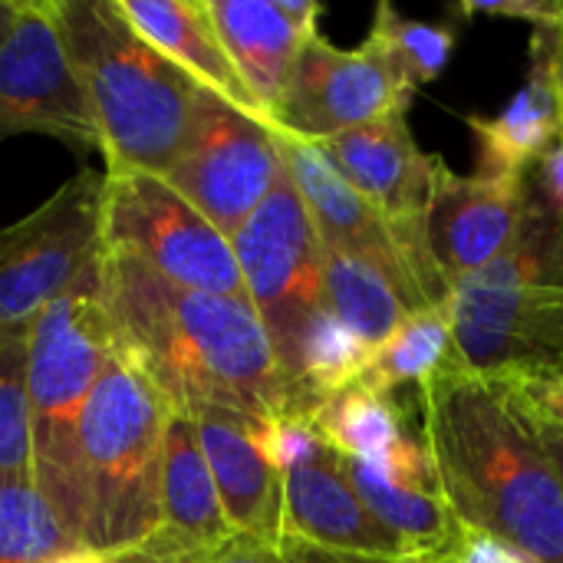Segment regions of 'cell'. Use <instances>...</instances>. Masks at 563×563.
<instances>
[{"label": "cell", "mask_w": 563, "mask_h": 563, "mask_svg": "<svg viewBox=\"0 0 563 563\" xmlns=\"http://www.w3.org/2000/svg\"><path fill=\"white\" fill-rule=\"evenodd\" d=\"M422 445L449 511L528 563H563V482L508 373L452 356L419 386Z\"/></svg>", "instance_id": "obj_1"}, {"label": "cell", "mask_w": 563, "mask_h": 563, "mask_svg": "<svg viewBox=\"0 0 563 563\" xmlns=\"http://www.w3.org/2000/svg\"><path fill=\"white\" fill-rule=\"evenodd\" d=\"M115 353L132 363L175 412L201 406L254 419L290 412L271 336L247 297L181 290L142 264L99 251Z\"/></svg>", "instance_id": "obj_2"}, {"label": "cell", "mask_w": 563, "mask_h": 563, "mask_svg": "<svg viewBox=\"0 0 563 563\" xmlns=\"http://www.w3.org/2000/svg\"><path fill=\"white\" fill-rule=\"evenodd\" d=\"M49 7L92 112L106 172L165 178L191 139L201 89L119 16L115 0Z\"/></svg>", "instance_id": "obj_3"}, {"label": "cell", "mask_w": 563, "mask_h": 563, "mask_svg": "<svg viewBox=\"0 0 563 563\" xmlns=\"http://www.w3.org/2000/svg\"><path fill=\"white\" fill-rule=\"evenodd\" d=\"M172 402L119 353L79 419V544L115 554L158 531Z\"/></svg>", "instance_id": "obj_4"}, {"label": "cell", "mask_w": 563, "mask_h": 563, "mask_svg": "<svg viewBox=\"0 0 563 563\" xmlns=\"http://www.w3.org/2000/svg\"><path fill=\"white\" fill-rule=\"evenodd\" d=\"M115 356V330L102 294L99 257L26 340V399L33 485L79 544V419L92 386Z\"/></svg>", "instance_id": "obj_5"}, {"label": "cell", "mask_w": 563, "mask_h": 563, "mask_svg": "<svg viewBox=\"0 0 563 563\" xmlns=\"http://www.w3.org/2000/svg\"><path fill=\"white\" fill-rule=\"evenodd\" d=\"M99 251L129 257L181 290L244 297L231 241L158 175L102 172Z\"/></svg>", "instance_id": "obj_6"}, {"label": "cell", "mask_w": 563, "mask_h": 563, "mask_svg": "<svg viewBox=\"0 0 563 563\" xmlns=\"http://www.w3.org/2000/svg\"><path fill=\"white\" fill-rule=\"evenodd\" d=\"M551 284H563V231L531 195L515 241L452 287V360L472 373H508L534 360L528 320L538 290Z\"/></svg>", "instance_id": "obj_7"}, {"label": "cell", "mask_w": 563, "mask_h": 563, "mask_svg": "<svg viewBox=\"0 0 563 563\" xmlns=\"http://www.w3.org/2000/svg\"><path fill=\"white\" fill-rule=\"evenodd\" d=\"M102 172H79L36 211L0 231V350L26 343L36 320L99 257Z\"/></svg>", "instance_id": "obj_8"}, {"label": "cell", "mask_w": 563, "mask_h": 563, "mask_svg": "<svg viewBox=\"0 0 563 563\" xmlns=\"http://www.w3.org/2000/svg\"><path fill=\"white\" fill-rule=\"evenodd\" d=\"M244 297L261 317L287 393H294L303 330L323 303V244L287 178L280 172L271 195L231 238Z\"/></svg>", "instance_id": "obj_9"}, {"label": "cell", "mask_w": 563, "mask_h": 563, "mask_svg": "<svg viewBox=\"0 0 563 563\" xmlns=\"http://www.w3.org/2000/svg\"><path fill=\"white\" fill-rule=\"evenodd\" d=\"M280 172L277 132L201 89L191 139L165 181L231 241L271 195Z\"/></svg>", "instance_id": "obj_10"}, {"label": "cell", "mask_w": 563, "mask_h": 563, "mask_svg": "<svg viewBox=\"0 0 563 563\" xmlns=\"http://www.w3.org/2000/svg\"><path fill=\"white\" fill-rule=\"evenodd\" d=\"M412 96L369 40L340 49L317 33L297 53L267 125L287 139L320 145L393 112H409Z\"/></svg>", "instance_id": "obj_11"}, {"label": "cell", "mask_w": 563, "mask_h": 563, "mask_svg": "<svg viewBox=\"0 0 563 563\" xmlns=\"http://www.w3.org/2000/svg\"><path fill=\"white\" fill-rule=\"evenodd\" d=\"M20 132L53 135L69 148H99L49 0H23L13 30L0 43V139Z\"/></svg>", "instance_id": "obj_12"}, {"label": "cell", "mask_w": 563, "mask_h": 563, "mask_svg": "<svg viewBox=\"0 0 563 563\" xmlns=\"http://www.w3.org/2000/svg\"><path fill=\"white\" fill-rule=\"evenodd\" d=\"M528 205V178L455 175L439 158L426 214V244L449 290L515 241Z\"/></svg>", "instance_id": "obj_13"}, {"label": "cell", "mask_w": 563, "mask_h": 563, "mask_svg": "<svg viewBox=\"0 0 563 563\" xmlns=\"http://www.w3.org/2000/svg\"><path fill=\"white\" fill-rule=\"evenodd\" d=\"M277 148H280L284 172H287L320 244L327 251L353 254V257L376 264L379 271H386L402 287V294L409 297L416 313L426 310L409 274H406V267H402V261H399V251H396L383 218L340 175V168L323 155V148L313 142L287 139L280 132H277Z\"/></svg>", "instance_id": "obj_14"}, {"label": "cell", "mask_w": 563, "mask_h": 563, "mask_svg": "<svg viewBox=\"0 0 563 563\" xmlns=\"http://www.w3.org/2000/svg\"><path fill=\"white\" fill-rule=\"evenodd\" d=\"M188 419L234 534L277 544L284 485L257 442V419L218 406H201Z\"/></svg>", "instance_id": "obj_15"}, {"label": "cell", "mask_w": 563, "mask_h": 563, "mask_svg": "<svg viewBox=\"0 0 563 563\" xmlns=\"http://www.w3.org/2000/svg\"><path fill=\"white\" fill-rule=\"evenodd\" d=\"M218 40L264 122L303 43L317 36L323 7L313 0H205Z\"/></svg>", "instance_id": "obj_16"}, {"label": "cell", "mask_w": 563, "mask_h": 563, "mask_svg": "<svg viewBox=\"0 0 563 563\" xmlns=\"http://www.w3.org/2000/svg\"><path fill=\"white\" fill-rule=\"evenodd\" d=\"M284 508L280 534L350 551L369 558H412L396 534H389L360 501L353 485L343 475L340 455L323 449L310 462L280 475Z\"/></svg>", "instance_id": "obj_17"}, {"label": "cell", "mask_w": 563, "mask_h": 563, "mask_svg": "<svg viewBox=\"0 0 563 563\" xmlns=\"http://www.w3.org/2000/svg\"><path fill=\"white\" fill-rule=\"evenodd\" d=\"M310 422L340 459H360L399 482L439 488L429 452L422 439L406 429V412L396 396H383L363 383H353L323 399L310 412Z\"/></svg>", "instance_id": "obj_18"}, {"label": "cell", "mask_w": 563, "mask_h": 563, "mask_svg": "<svg viewBox=\"0 0 563 563\" xmlns=\"http://www.w3.org/2000/svg\"><path fill=\"white\" fill-rule=\"evenodd\" d=\"M115 10L198 89L224 99L241 112L264 119L234 63L228 59L205 0H115Z\"/></svg>", "instance_id": "obj_19"}, {"label": "cell", "mask_w": 563, "mask_h": 563, "mask_svg": "<svg viewBox=\"0 0 563 563\" xmlns=\"http://www.w3.org/2000/svg\"><path fill=\"white\" fill-rule=\"evenodd\" d=\"M234 534L211 468L201 455L195 426L188 416L175 412L165 432L162 482H158V544L181 558H201L221 548Z\"/></svg>", "instance_id": "obj_20"}, {"label": "cell", "mask_w": 563, "mask_h": 563, "mask_svg": "<svg viewBox=\"0 0 563 563\" xmlns=\"http://www.w3.org/2000/svg\"><path fill=\"white\" fill-rule=\"evenodd\" d=\"M465 122L475 139V175L528 178L538 158L563 135L561 106L544 56L531 49L528 82L498 115H468Z\"/></svg>", "instance_id": "obj_21"}, {"label": "cell", "mask_w": 563, "mask_h": 563, "mask_svg": "<svg viewBox=\"0 0 563 563\" xmlns=\"http://www.w3.org/2000/svg\"><path fill=\"white\" fill-rule=\"evenodd\" d=\"M340 465L366 511L389 534H396L412 558L439 561L459 544L462 525L442 501L439 488L399 482L360 459H340Z\"/></svg>", "instance_id": "obj_22"}, {"label": "cell", "mask_w": 563, "mask_h": 563, "mask_svg": "<svg viewBox=\"0 0 563 563\" xmlns=\"http://www.w3.org/2000/svg\"><path fill=\"white\" fill-rule=\"evenodd\" d=\"M323 303L369 350L383 346L416 310L376 264L323 247Z\"/></svg>", "instance_id": "obj_23"}, {"label": "cell", "mask_w": 563, "mask_h": 563, "mask_svg": "<svg viewBox=\"0 0 563 563\" xmlns=\"http://www.w3.org/2000/svg\"><path fill=\"white\" fill-rule=\"evenodd\" d=\"M452 356L449 303L412 313L383 346L373 350L360 383L373 393L393 396L402 386H422Z\"/></svg>", "instance_id": "obj_24"}, {"label": "cell", "mask_w": 563, "mask_h": 563, "mask_svg": "<svg viewBox=\"0 0 563 563\" xmlns=\"http://www.w3.org/2000/svg\"><path fill=\"white\" fill-rule=\"evenodd\" d=\"M386 63L396 69V76L416 92L419 86L442 76V69L452 59L455 49V30L445 23H422L402 16L393 3H379L369 36H366Z\"/></svg>", "instance_id": "obj_25"}, {"label": "cell", "mask_w": 563, "mask_h": 563, "mask_svg": "<svg viewBox=\"0 0 563 563\" xmlns=\"http://www.w3.org/2000/svg\"><path fill=\"white\" fill-rule=\"evenodd\" d=\"M73 544L33 478L0 475V563H43Z\"/></svg>", "instance_id": "obj_26"}, {"label": "cell", "mask_w": 563, "mask_h": 563, "mask_svg": "<svg viewBox=\"0 0 563 563\" xmlns=\"http://www.w3.org/2000/svg\"><path fill=\"white\" fill-rule=\"evenodd\" d=\"M0 475L33 478L26 343H13L0 350Z\"/></svg>", "instance_id": "obj_27"}, {"label": "cell", "mask_w": 563, "mask_h": 563, "mask_svg": "<svg viewBox=\"0 0 563 563\" xmlns=\"http://www.w3.org/2000/svg\"><path fill=\"white\" fill-rule=\"evenodd\" d=\"M528 412L563 432V353H544L508 369Z\"/></svg>", "instance_id": "obj_28"}, {"label": "cell", "mask_w": 563, "mask_h": 563, "mask_svg": "<svg viewBox=\"0 0 563 563\" xmlns=\"http://www.w3.org/2000/svg\"><path fill=\"white\" fill-rule=\"evenodd\" d=\"M455 16H508V20H528L534 26L558 23L563 16V0H459L449 7Z\"/></svg>", "instance_id": "obj_29"}, {"label": "cell", "mask_w": 563, "mask_h": 563, "mask_svg": "<svg viewBox=\"0 0 563 563\" xmlns=\"http://www.w3.org/2000/svg\"><path fill=\"white\" fill-rule=\"evenodd\" d=\"M528 343L534 356L563 353V284L538 290L528 320Z\"/></svg>", "instance_id": "obj_30"}, {"label": "cell", "mask_w": 563, "mask_h": 563, "mask_svg": "<svg viewBox=\"0 0 563 563\" xmlns=\"http://www.w3.org/2000/svg\"><path fill=\"white\" fill-rule=\"evenodd\" d=\"M531 195L538 205L561 224L563 231V135L538 158V165L528 175Z\"/></svg>", "instance_id": "obj_31"}, {"label": "cell", "mask_w": 563, "mask_h": 563, "mask_svg": "<svg viewBox=\"0 0 563 563\" xmlns=\"http://www.w3.org/2000/svg\"><path fill=\"white\" fill-rule=\"evenodd\" d=\"M277 554L284 563H439V561H422V558H369V554H350V551H333V548H320L290 534L277 538Z\"/></svg>", "instance_id": "obj_32"}, {"label": "cell", "mask_w": 563, "mask_h": 563, "mask_svg": "<svg viewBox=\"0 0 563 563\" xmlns=\"http://www.w3.org/2000/svg\"><path fill=\"white\" fill-rule=\"evenodd\" d=\"M442 563H528L515 548H508L505 541L492 538V534H482V531H465L462 528V538L459 544L445 554Z\"/></svg>", "instance_id": "obj_33"}, {"label": "cell", "mask_w": 563, "mask_h": 563, "mask_svg": "<svg viewBox=\"0 0 563 563\" xmlns=\"http://www.w3.org/2000/svg\"><path fill=\"white\" fill-rule=\"evenodd\" d=\"M188 563H284L277 548L267 544V541H257V538H247V534H231L221 548L201 554V558H191Z\"/></svg>", "instance_id": "obj_34"}, {"label": "cell", "mask_w": 563, "mask_h": 563, "mask_svg": "<svg viewBox=\"0 0 563 563\" xmlns=\"http://www.w3.org/2000/svg\"><path fill=\"white\" fill-rule=\"evenodd\" d=\"M531 49L544 56L548 69H551V82H554V92H558V106H561V122H563V16L558 23H544V26H534V36H531Z\"/></svg>", "instance_id": "obj_35"}, {"label": "cell", "mask_w": 563, "mask_h": 563, "mask_svg": "<svg viewBox=\"0 0 563 563\" xmlns=\"http://www.w3.org/2000/svg\"><path fill=\"white\" fill-rule=\"evenodd\" d=\"M191 558H181L175 551H168L165 544H158L155 538L142 541V544H132L125 551H115L109 554V563H188Z\"/></svg>", "instance_id": "obj_36"}, {"label": "cell", "mask_w": 563, "mask_h": 563, "mask_svg": "<svg viewBox=\"0 0 563 563\" xmlns=\"http://www.w3.org/2000/svg\"><path fill=\"white\" fill-rule=\"evenodd\" d=\"M534 422H538L541 445H544V452L551 455V462H554V468H558V475H561L563 482V432L561 429H554V426H548V422H541V419H534Z\"/></svg>", "instance_id": "obj_37"}, {"label": "cell", "mask_w": 563, "mask_h": 563, "mask_svg": "<svg viewBox=\"0 0 563 563\" xmlns=\"http://www.w3.org/2000/svg\"><path fill=\"white\" fill-rule=\"evenodd\" d=\"M43 563H109V554L92 551V548H82V544H73V548H66V551L46 558Z\"/></svg>", "instance_id": "obj_38"}, {"label": "cell", "mask_w": 563, "mask_h": 563, "mask_svg": "<svg viewBox=\"0 0 563 563\" xmlns=\"http://www.w3.org/2000/svg\"><path fill=\"white\" fill-rule=\"evenodd\" d=\"M20 10H23V0H0V43H3L7 33L13 30Z\"/></svg>", "instance_id": "obj_39"}, {"label": "cell", "mask_w": 563, "mask_h": 563, "mask_svg": "<svg viewBox=\"0 0 563 563\" xmlns=\"http://www.w3.org/2000/svg\"><path fill=\"white\" fill-rule=\"evenodd\" d=\"M442 561H445V558H442ZM442 561H439V563H442Z\"/></svg>", "instance_id": "obj_40"}]
</instances>
